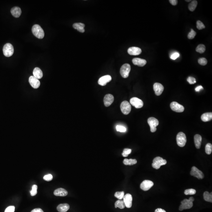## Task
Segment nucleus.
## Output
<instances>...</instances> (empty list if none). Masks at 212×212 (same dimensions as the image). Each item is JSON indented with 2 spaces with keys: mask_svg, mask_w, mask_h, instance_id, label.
<instances>
[{
  "mask_svg": "<svg viewBox=\"0 0 212 212\" xmlns=\"http://www.w3.org/2000/svg\"><path fill=\"white\" fill-rule=\"evenodd\" d=\"M31 212H44L42 209L40 208H36L32 210Z\"/></svg>",
  "mask_w": 212,
  "mask_h": 212,
  "instance_id": "46",
  "label": "nucleus"
},
{
  "mask_svg": "<svg viewBox=\"0 0 212 212\" xmlns=\"http://www.w3.org/2000/svg\"><path fill=\"white\" fill-rule=\"evenodd\" d=\"M212 192L210 193L208 191H206L204 193V198L206 201L208 202H212Z\"/></svg>",
  "mask_w": 212,
  "mask_h": 212,
  "instance_id": "27",
  "label": "nucleus"
},
{
  "mask_svg": "<svg viewBox=\"0 0 212 212\" xmlns=\"http://www.w3.org/2000/svg\"><path fill=\"white\" fill-rule=\"evenodd\" d=\"M153 88L156 95H161L164 90V86L160 83L156 82L153 85Z\"/></svg>",
  "mask_w": 212,
  "mask_h": 212,
  "instance_id": "15",
  "label": "nucleus"
},
{
  "mask_svg": "<svg viewBox=\"0 0 212 212\" xmlns=\"http://www.w3.org/2000/svg\"><path fill=\"white\" fill-rule=\"evenodd\" d=\"M115 207L116 208H118L120 209H123L126 206H125L124 200H117V201L115 202Z\"/></svg>",
  "mask_w": 212,
  "mask_h": 212,
  "instance_id": "29",
  "label": "nucleus"
},
{
  "mask_svg": "<svg viewBox=\"0 0 212 212\" xmlns=\"http://www.w3.org/2000/svg\"><path fill=\"white\" fill-rule=\"evenodd\" d=\"M202 89H203V87H202V86H199L195 88V90L197 92H199L201 90H202Z\"/></svg>",
  "mask_w": 212,
  "mask_h": 212,
  "instance_id": "47",
  "label": "nucleus"
},
{
  "mask_svg": "<svg viewBox=\"0 0 212 212\" xmlns=\"http://www.w3.org/2000/svg\"><path fill=\"white\" fill-rule=\"evenodd\" d=\"M11 14L15 18H18L20 16L21 14V10L18 7H14L11 9Z\"/></svg>",
  "mask_w": 212,
  "mask_h": 212,
  "instance_id": "22",
  "label": "nucleus"
},
{
  "mask_svg": "<svg viewBox=\"0 0 212 212\" xmlns=\"http://www.w3.org/2000/svg\"><path fill=\"white\" fill-rule=\"evenodd\" d=\"M29 82L31 86L34 88H38L40 86V82L39 80L34 76H31L30 77Z\"/></svg>",
  "mask_w": 212,
  "mask_h": 212,
  "instance_id": "13",
  "label": "nucleus"
},
{
  "mask_svg": "<svg viewBox=\"0 0 212 212\" xmlns=\"http://www.w3.org/2000/svg\"><path fill=\"white\" fill-rule=\"evenodd\" d=\"M196 34V32L194 31L192 29L190 32L188 33V39L192 40L194 38Z\"/></svg>",
  "mask_w": 212,
  "mask_h": 212,
  "instance_id": "40",
  "label": "nucleus"
},
{
  "mask_svg": "<svg viewBox=\"0 0 212 212\" xmlns=\"http://www.w3.org/2000/svg\"><path fill=\"white\" fill-rule=\"evenodd\" d=\"M43 178H44V180L49 182V181H51L52 180V179H53V176L51 174H48L44 176Z\"/></svg>",
  "mask_w": 212,
  "mask_h": 212,
  "instance_id": "43",
  "label": "nucleus"
},
{
  "mask_svg": "<svg viewBox=\"0 0 212 212\" xmlns=\"http://www.w3.org/2000/svg\"><path fill=\"white\" fill-rule=\"evenodd\" d=\"M124 201L125 204V206L128 208H131L132 206V197L130 194H126L124 196Z\"/></svg>",
  "mask_w": 212,
  "mask_h": 212,
  "instance_id": "14",
  "label": "nucleus"
},
{
  "mask_svg": "<svg viewBox=\"0 0 212 212\" xmlns=\"http://www.w3.org/2000/svg\"><path fill=\"white\" fill-rule=\"evenodd\" d=\"M70 206L67 204H60L57 207V210L59 212H66L68 210Z\"/></svg>",
  "mask_w": 212,
  "mask_h": 212,
  "instance_id": "25",
  "label": "nucleus"
},
{
  "mask_svg": "<svg viewBox=\"0 0 212 212\" xmlns=\"http://www.w3.org/2000/svg\"><path fill=\"white\" fill-rule=\"evenodd\" d=\"M201 118L202 121L204 122H207L210 121L212 119V113H205L202 114Z\"/></svg>",
  "mask_w": 212,
  "mask_h": 212,
  "instance_id": "26",
  "label": "nucleus"
},
{
  "mask_svg": "<svg viewBox=\"0 0 212 212\" xmlns=\"http://www.w3.org/2000/svg\"><path fill=\"white\" fill-rule=\"evenodd\" d=\"M3 54L5 56L9 57L12 56L14 53V48L13 45L10 43L5 44L3 48Z\"/></svg>",
  "mask_w": 212,
  "mask_h": 212,
  "instance_id": "5",
  "label": "nucleus"
},
{
  "mask_svg": "<svg viewBox=\"0 0 212 212\" xmlns=\"http://www.w3.org/2000/svg\"><path fill=\"white\" fill-rule=\"evenodd\" d=\"M114 101V97L112 94H106L104 98V102L105 106L108 107L112 104Z\"/></svg>",
  "mask_w": 212,
  "mask_h": 212,
  "instance_id": "17",
  "label": "nucleus"
},
{
  "mask_svg": "<svg viewBox=\"0 0 212 212\" xmlns=\"http://www.w3.org/2000/svg\"><path fill=\"white\" fill-rule=\"evenodd\" d=\"M171 109L177 112H182L184 110V107L176 102H172L170 104Z\"/></svg>",
  "mask_w": 212,
  "mask_h": 212,
  "instance_id": "10",
  "label": "nucleus"
},
{
  "mask_svg": "<svg viewBox=\"0 0 212 212\" xmlns=\"http://www.w3.org/2000/svg\"><path fill=\"white\" fill-rule=\"evenodd\" d=\"M137 162V161L136 159H124V162H123L124 164L126 165V166H127V165L132 166V165H134V164H136Z\"/></svg>",
  "mask_w": 212,
  "mask_h": 212,
  "instance_id": "28",
  "label": "nucleus"
},
{
  "mask_svg": "<svg viewBox=\"0 0 212 212\" xmlns=\"http://www.w3.org/2000/svg\"><path fill=\"white\" fill-rule=\"evenodd\" d=\"M196 27L199 30L205 28V26L203 22L200 20H198L196 22Z\"/></svg>",
  "mask_w": 212,
  "mask_h": 212,
  "instance_id": "36",
  "label": "nucleus"
},
{
  "mask_svg": "<svg viewBox=\"0 0 212 212\" xmlns=\"http://www.w3.org/2000/svg\"><path fill=\"white\" fill-rule=\"evenodd\" d=\"M167 162L166 160L160 157H157L154 158L153 160L152 166L154 168L158 169L160 168L162 166L166 164Z\"/></svg>",
  "mask_w": 212,
  "mask_h": 212,
  "instance_id": "3",
  "label": "nucleus"
},
{
  "mask_svg": "<svg viewBox=\"0 0 212 212\" xmlns=\"http://www.w3.org/2000/svg\"><path fill=\"white\" fill-rule=\"evenodd\" d=\"M73 27L75 29L81 33H84L85 32L84 28L85 25L82 23H75L73 25Z\"/></svg>",
  "mask_w": 212,
  "mask_h": 212,
  "instance_id": "24",
  "label": "nucleus"
},
{
  "mask_svg": "<svg viewBox=\"0 0 212 212\" xmlns=\"http://www.w3.org/2000/svg\"><path fill=\"white\" fill-rule=\"evenodd\" d=\"M186 2H190V1H191V0H186Z\"/></svg>",
  "mask_w": 212,
  "mask_h": 212,
  "instance_id": "49",
  "label": "nucleus"
},
{
  "mask_svg": "<svg viewBox=\"0 0 212 212\" xmlns=\"http://www.w3.org/2000/svg\"><path fill=\"white\" fill-rule=\"evenodd\" d=\"M130 103L136 108H140L144 106V102L142 100L137 98H132L130 100Z\"/></svg>",
  "mask_w": 212,
  "mask_h": 212,
  "instance_id": "11",
  "label": "nucleus"
},
{
  "mask_svg": "<svg viewBox=\"0 0 212 212\" xmlns=\"http://www.w3.org/2000/svg\"><path fill=\"white\" fill-rule=\"evenodd\" d=\"M194 199L192 197L189 198V199H184L181 202V205L179 207V210L182 211L184 210L189 209L193 206V202Z\"/></svg>",
  "mask_w": 212,
  "mask_h": 212,
  "instance_id": "1",
  "label": "nucleus"
},
{
  "mask_svg": "<svg viewBox=\"0 0 212 212\" xmlns=\"http://www.w3.org/2000/svg\"><path fill=\"white\" fill-rule=\"evenodd\" d=\"M112 78L110 75H106L100 78L98 80V84L101 86H104L108 82H110Z\"/></svg>",
  "mask_w": 212,
  "mask_h": 212,
  "instance_id": "16",
  "label": "nucleus"
},
{
  "mask_svg": "<svg viewBox=\"0 0 212 212\" xmlns=\"http://www.w3.org/2000/svg\"><path fill=\"white\" fill-rule=\"evenodd\" d=\"M68 193V192L66 190L61 188L56 189L54 191V194L56 196H65L67 195Z\"/></svg>",
  "mask_w": 212,
  "mask_h": 212,
  "instance_id": "20",
  "label": "nucleus"
},
{
  "mask_svg": "<svg viewBox=\"0 0 212 212\" xmlns=\"http://www.w3.org/2000/svg\"><path fill=\"white\" fill-rule=\"evenodd\" d=\"M198 62L200 65L205 66L208 63V60L205 58H201L199 59Z\"/></svg>",
  "mask_w": 212,
  "mask_h": 212,
  "instance_id": "38",
  "label": "nucleus"
},
{
  "mask_svg": "<svg viewBox=\"0 0 212 212\" xmlns=\"http://www.w3.org/2000/svg\"><path fill=\"white\" fill-rule=\"evenodd\" d=\"M196 51L200 54L204 53L206 51V46L203 44H200L198 45L196 48Z\"/></svg>",
  "mask_w": 212,
  "mask_h": 212,
  "instance_id": "31",
  "label": "nucleus"
},
{
  "mask_svg": "<svg viewBox=\"0 0 212 212\" xmlns=\"http://www.w3.org/2000/svg\"><path fill=\"white\" fill-rule=\"evenodd\" d=\"M154 186V183L152 181L145 180L142 182L140 185V188L144 191H147Z\"/></svg>",
  "mask_w": 212,
  "mask_h": 212,
  "instance_id": "12",
  "label": "nucleus"
},
{
  "mask_svg": "<svg viewBox=\"0 0 212 212\" xmlns=\"http://www.w3.org/2000/svg\"><path fill=\"white\" fill-rule=\"evenodd\" d=\"M33 76L37 79L40 80L43 77V73L41 70L39 68L36 67L34 70L33 72Z\"/></svg>",
  "mask_w": 212,
  "mask_h": 212,
  "instance_id": "21",
  "label": "nucleus"
},
{
  "mask_svg": "<svg viewBox=\"0 0 212 212\" xmlns=\"http://www.w3.org/2000/svg\"><path fill=\"white\" fill-rule=\"evenodd\" d=\"M131 70V67L128 64H124L121 67L120 74L122 78H126L129 76V73Z\"/></svg>",
  "mask_w": 212,
  "mask_h": 212,
  "instance_id": "7",
  "label": "nucleus"
},
{
  "mask_svg": "<svg viewBox=\"0 0 212 212\" xmlns=\"http://www.w3.org/2000/svg\"><path fill=\"white\" fill-rule=\"evenodd\" d=\"M120 108L122 113L124 115L129 114L131 110L130 104L127 101H124L122 102L121 104Z\"/></svg>",
  "mask_w": 212,
  "mask_h": 212,
  "instance_id": "8",
  "label": "nucleus"
},
{
  "mask_svg": "<svg viewBox=\"0 0 212 212\" xmlns=\"http://www.w3.org/2000/svg\"><path fill=\"white\" fill-rule=\"evenodd\" d=\"M147 122L150 126V131L152 132H155L156 131V127L159 124L158 120L153 117H150L148 119Z\"/></svg>",
  "mask_w": 212,
  "mask_h": 212,
  "instance_id": "6",
  "label": "nucleus"
},
{
  "mask_svg": "<svg viewBox=\"0 0 212 212\" xmlns=\"http://www.w3.org/2000/svg\"><path fill=\"white\" fill-rule=\"evenodd\" d=\"M187 80L190 84H194L196 82V79L193 77H188L187 79Z\"/></svg>",
  "mask_w": 212,
  "mask_h": 212,
  "instance_id": "41",
  "label": "nucleus"
},
{
  "mask_svg": "<svg viewBox=\"0 0 212 212\" xmlns=\"http://www.w3.org/2000/svg\"><path fill=\"white\" fill-rule=\"evenodd\" d=\"M32 190L30 191V194L32 196H34L37 194L38 186L37 185H33L32 188Z\"/></svg>",
  "mask_w": 212,
  "mask_h": 212,
  "instance_id": "37",
  "label": "nucleus"
},
{
  "mask_svg": "<svg viewBox=\"0 0 212 212\" xmlns=\"http://www.w3.org/2000/svg\"><path fill=\"white\" fill-rule=\"evenodd\" d=\"M169 1L173 6L176 5L178 2L177 0H170Z\"/></svg>",
  "mask_w": 212,
  "mask_h": 212,
  "instance_id": "45",
  "label": "nucleus"
},
{
  "mask_svg": "<svg viewBox=\"0 0 212 212\" xmlns=\"http://www.w3.org/2000/svg\"><path fill=\"white\" fill-rule=\"evenodd\" d=\"M15 207L14 206H10L9 207H8L4 212H14L15 211Z\"/></svg>",
  "mask_w": 212,
  "mask_h": 212,
  "instance_id": "44",
  "label": "nucleus"
},
{
  "mask_svg": "<svg viewBox=\"0 0 212 212\" xmlns=\"http://www.w3.org/2000/svg\"><path fill=\"white\" fill-rule=\"evenodd\" d=\"M155 212H166L164 210L161 208H158L156 210Z\"/></svg>",
  "mask_w": 212,
  "mask_h": 212,
  "instance_id": "48",
  "label": "nucleus"
},
{
  "mask_svg": "<svg viewBox=\"0 0 212 212\" xmlns=\"http://www.w3.org/2000/svg\"><path fill=\"white\" fill-rule=\"evenodd\" d=\"M196 190L194 189L190 188V189H186L185 190L184 194L186 195H194L196 194Z\"/></svg>",
  "mask_w": 212,
  "mask_h": 212,
  "instance_id": "34",
  "label": "nucleus"
},
{
  "mask_svg": "<svg viewBox=\"0 0 212 212\" xmlns=\"http://www.w3.org/2000/svg\"><path fill=\"white\" fill-rule=\"evenodd\" d=\"M131 152H132L131 149H129V148H125L124 149L122 155L124 157H126L128 156L129 154H130Z\"/></svg>",
  "mask_w": 212,
  "mask_h": 212,
  "instance_id": "35",
  "label": "nucleus"
},
{
  "mask_svg": "<svg viewBox=\"0 0 212 212\" xmlns=\"http://www.w3.org/2000/svg\"><path fill=\"white\" fill-rule=\"evenodd\" d=\"M202 138L199 134H196L194 136V142L196 148L199 149L201 146Z\"/></svg>",
  "mask_w": 212,
  "mask_h": 212,
  "instance_id": "23",
  "label": "nucleus"
},
{
  "mask_svg": "<svg viewBox=\"0 0 212 212\" xmlns=\"http://www.w3.org/2000/svg\"><path fill=\"white\" fill-rule=\"evenodd\" d=\"M198 2L196 0H192L188 6V9L191 12H193L196 9L197 6Z\"/></svg>",
  "mask_w": 212,
  "mask_h": 212,
  "instance_id": "30",
  "label": "nucleus"
},
{
  "mask_svg": "<svg viewBox=\"0 0 212 212\" xmlns=\"http://www.w3.org/2000/svg\"><path fill=\"white\" fill-rule=\"evenodd\" d=\"M132 61L134 65H137L139 66H144L146 63V60L139 58H133Z\"/></svg>",
  "mask_w": 212,
  "mask_h": 212,
  "instance_id": "19",
  "label": "nucleus"
},
{
  "mask_svg": "<svg viewBox=\"0 0 212 212\" xmlns=\"http://www.w3.org/2000/svg\"><path fill=\"white\" fill-rule=\"evenodd\" d=\"M176 141L178 145L180 147H184L186 145V134L182 132L178 133L176 137Z\"/></svg>",
  "mask_w": 212,
  "mask_h": 212,
  "instance_id": "4",
  "label": "nucleus"
},
{
  "mask_svg": "<svg viewBox=\"0 0 212 212\" xmlns=\"http://www.w3.org/2000/svg\"><path fill=\"white\" fill-rule=\"evenodd\" d=\"M180 54L178 52H174L173 53L171 54V56H170V58L172 60H175L178 57H179Z\"/></svg>",
  "mask_w": 212,
  "mask_h": 212,
  "instance_id": "42",
  "label": "nucleus"
},
{
  "mask_svg": "<svg viewBox=\"0 0 212 212\" xmlns=\"http://www.w3.org/2000/svg\"><path fill=\"white\" fill-rule=\"evenodd\" d=\"M190 174L191 176L196 178L198 179H202L204 177L203 173L195 166L192 167Z\"/></svg>",
  "mask_w": 212,
  "mask_h": 212,
  "instance_id": "9",
  "label": "nucleus"
},
{
  "mask_svg": "<svg viewBox=\"0 0 212 212\" xmlns=\"http://www.w3.org/2000/svg\"><path fill=\"white\" fill-rule=\"evenodd\" d=\"M206 154L210 155L211 154L212 151V145L211 144L208 143L206 146Z\"/></svg>",
  "mask_w": 212,
  "mask_h": 212,
  "instance_id": "32",
  "label": "nucleus"
},
{
  "mask_svg": "<svg viewBox=\"0 0 212 212\" xmlns=\"http://www.w3.org/2000/svg\"><path fill=\"white\" fill-rule=\"evenodd\" d=\"M142 51L141 49L136 47H132L128 50V53L130 55L137 56L141 54Z\"/></svg>",
  "mask_w": 212,
  "mask_h": 212,
  "instance_id": "18",
  "label": "nucleus"
},
{
  "mask_svg": "<svg viewBox=\"0 0 212 212\" xmlns=\"http://www.w3.org/2000/svg\"><path fill=\"white\" fill-rule=\"evenodd\" d=\"M114 196L116 197L117 198L119 199V200L122 199L124 198V191L116 192L115 195H114Z\"/></svg>",
  "mask_w": 212,
  "mask_h": 212,
  "instance_id": "33",
  "label": "nucleus"
},
{
  "mask_svg": "<svg viewBox=\"0 0 212 212\" xmlns=\"http://www.w3.org/2000/svg\"><path fill=\"white\" fill-rule=\"evenodd\" d=\"M32 32L33 34L38 38L42 39L44 36V30L39 25H34L32 27Z\"/></svg>",
  "mask_w": 212,
  "mask_h": 212,
  "instance_id": "2",
  "label": "nucleus"
},
{
  "mask_svg": "<svg viewBox=\"0 0 212 212\" xmlns=\"http://www.w3.org/2000/svg\"><path fill=\"white\" fill-rule=\"evenodd\" d=\"M116 129L117 131L121 132H124L126 131V128L124 126L120 125H117L116 126Z\"/></svg>",
  "mask_w": 212,
  "mask_h": 212,
  "instance_id": "39",
  "label": "nucleus"
}]
</instances>
